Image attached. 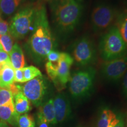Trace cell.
<instances>
[{"mask_svg": "<svg viewBox=\"0 0 127 127\" xmlns=\"http://www.w3.org/2000/svg\"><path fill=\"white\" fill-rule=\"evenodd\" d=\"M113 8L105 4H99L94 8L91 14V24L94 30L101 31L110 27L117 18Z\"/></svg>", "mask_w": 127, "mask_h": 127, "instance_id": "9", "label": "cell"}, {"mask_svg": "<svg viewBox=\"0 0 127 127\" xmlns=\"http://www.w3.org/2000/svg\"><path fill=\"white\" fill-rule=\"evenodd\" d=\"M114 127H125L124 121L123 118L121 116H119L118 121Z\"/></svg>", "mask_w": 127, "mask_h": 127, "instance_id": "29", "label": "cell"}, {"mask_svg": "<svg viewBox=\"0 0 127 127\" xmlns=\"http://www.w3.org/2000/svg\"><path fill=\"white\" fill-rule=\"evenodd\" d=\"M13 96L14 107L16 112L19 115L27 114L31 111V102L22 92L19 91L14 94Z\"/></svg>", "mask_w": 127, "mask_h": 127, "instance_id": "15", "label": "cell"}, {"mask_svg": "<svg viewBox=\"0 0 127 127\" xmlns=\"http://www.w3.org/2000/svg\"><path fill=\"white\" fill-rule=\"evenodd\" d=\"M53 101L56 124L63 123L70 115L71 109L69 99L64 94H58Z\"/></svg>", "mask_w": 127, "mask_h": 127, "instance_id": "11", "label": "cell"}, {"mask_svg": "<svg viewBox=\"0 0 127 127\" xmlns=\"http://www.w3.org/2000/svg\"><path fill=\"white\" fill-rule=\"evenodd\" d=\"M74 60L69 54L61 52L59 61L57 63L47 61L45 69L48 75L58 91L65 88L71 77V67Z\"/></svg>", "mask_w": 127, "mask_h": 127, "instance_id": "5", "label": "cell"}, {"mask_svg": "<svg viewBox=\"0 0 127 127\" xmlns=\"http://www.w3.org/2000/svg\"><path fill=\"white\" fill-rule=\"evenodd\" d=\"M0 50H3L2 47V45H1V43H0Z\"/></svg>", "mask_w": 127, "mask_h": 127, "instance_id": "32", "label": "cell"}, {"mask_svg": "<svg viewBox=\"0 0 127 127\" xmlns=\"http://www.w3.org/2000/svg\"><path fill=\"white\" fill-rule=\"evenodd\" d=\"M17 87L35 107L42 104L48 88L47 81L42 75L25 82L23 85H17Z\"/></svg>", "mask_w": 127, "mask_h": 127, "instance_id": "8", "label": "cell"}, {"mask_svg": "<svg viewBox=\"0 0 127 127\" xmlns=\"http://www.w3.org/2000/svg\"><path fill=\"white\" fill-rule=\"evenodd\" d=\"M98 50L104 61L116 59L127 54V46L115 25L111 27L101 38Z\"/></svg>", "mask_w": 127, "mask_h": 127, "instance_id": "3", "label": "cell"}, {"mask_svg": "<svg viewBox=\"0 0 127 127\" xmlns=\"http://www.w3.org/2000/svg\"><path fill=\"white\" fill-rule=\"evenodd\" d=\"M115 26L118 30L127 46V10L117 16Z\"/></svg>", "mask_w": 127, "mask_h": 127, "instance_id": "19", "label": "cell"}, {"mask_svg": "<svg viewBox=\"0 0 127 127\" xmlns=\"http://www.w3.org/2000/svg\"><path fill=\"white\" fill-rule=\"evenodd\" d=\"M101 74L109 81H118L127 71V54L116 59L104 61L101 65Z\"/></svg>", "mask_w": 127, "mask_h": 127, "instance_id": "10", "label": "cell"}, {"mask_svg": "<svg viewBox=\"0 0 127 127\" xmlns=\"http://www.w3.org/2000/svg\"><path fill=\"white\" fill-rule=\"evenodd\" d=\"M36 8L27 7L15 14L9 27V34L12 37L21 39L28 34L34 24Z\"/></svg>", "mask_w": 127, "mask_h": 127, "instance_id": "6", "label": "cell"}, {"mask_svg": "<svg viewBox=\"0 0 127 127\" xmlns=\"http://www.w3.org/2000/svg\"><path fill=\"white\" fill-rule=\"evenodd\" d=\"M14 102L13 94L9 89L0 88V106Z\"/></svg>", "mask_w": 127, "mask_h": 127, "instance_id": "23", "label": "cell"}, {"mask_svg": "<svg viewBox=\"0 0 127 127\" xmlns=\"http://www.w3.org/2000/svg\"><path fill=\"white\" fill-rule=\"evenodd\" d=\"M119 115L109 109H104L98 118L97 127H114L118 121Z\"/></svg>", "mask_w": 127, "mask_h": 127, "instance_id": "16", "label": "cell"}, {"mask_svg": "<svg viewBox=\"0 0 127 127\" xmlns=\"http://www.w3.org/2000/svg\"><path fill=\"white\" fill-rule=\"evenodd\" d=\"M11 64L14 69H22L25 66V59L21 48L18 44L13 46L11 52L9 54Z\"/></svg>", "mask_w": 127, "mask_h": 127, "instance_id": "14", "label": "cell"}, {"mask_svg": "<svg viewBox=\"0 0 127 127\" xmlns=\"http://www.w3.org/2000/svg\"><path fill=\"white\" fill-rule=\"evenodd\" d=\"M23 71L25 82L29 81L35 78L42 75V74L38 68L32 65L23 68Z\"/></svg>", "mask_w": 127, "mask_h": 127, "instance_id": "20", "label": "cell"}, {"mask_svg": "<svg viewBox=\"0 0 127 127\" xmlns=\"http://www.w3.org/2000/svg\"><path fill=\"white\" fill-rule=\"evenodd\" d=\"M78 66L87 67L96 61V50L93 41L88 36L76 40L72 46V55Z\"/></svg>", "mask_w": 127, "mask_h": 127, "instance_id": "7", "label": "cell"}, {"mask_svg": "<svg viewBox=\"0 0 127 127\" xmlns=\"http://www.w3.org/2000/svg\"><path fill=\"white\" fill-rule=\"evenodd\" d=\"M83 0H53L54 23L61 34H68L77 26L83 12Z\"/></svg>", "mask_w": 127, "mask_h": 127, "instance_id": "2", "label": "cell"}, {"mask_svg": "<svg viewBox=\"0 0 127 127\" xmlns=\"http://www.w3.org/2000/svg\"><path fill=\"white\" fill-rule=\"evenodd\" d=\"M36 122L38 127H50V125L56 124L52 99L48 100L39 106L36 115Z\"/></svg>", "mask_w": 127, "mask_h": 127, "instance_id": "12", "label": "cell"}, {"mask_svg": "<svg viewBox=\"0 0 127 127\" xmlns=\"http://www.w3.org/2000/svg\"><path fill=\"white\" fill-rule=\"evenodd\" d=\"M0 88H1V74H0Z\"/></svg>", "mask_w": 127, "mask_h": 127, "instance_id": "31", "label": "cell"}, {"mask_svg": "<svg viewBox=\"0 0 127 127\" xmlns=\"http://www.w3.org/2000/svg\"><path fill=\"white\" fill-rule=\"evenodd\" d=\"M8 64H11L9 54L4 50H0V70Z\"/></svg>", "mask_w": 127, "mask_h": 127, "instance_id": "25", "label": "cell"}, {"mask_svg": "<svg viewBox=\"0 0 127 127\" xmlns=\"http://www.w3.org/2000/svg\"><path fill=\"white\" fill-rule=\"evenodd\" d=\"M23 0H0V15L9 17L18 8Z\"/></svg>", "mask_w": 127, "mask_h": 127, "instance_id": "18", "label": "cell"}, {"mask_svg": "<svg viewBox=\"0 0 127 127\" xmlns=\"http://www.w3.org/2000/svg\"><path fill=\"white\" fill-rule=\"evenodd\" d=\"M14 82L17 83H25L24 78L23 68L22 69H15V79Z\"/></svg>", "mask_w": 127, "mask_h": 127, "instance_id": "27", "label": "cell"}, {"mask_svg": "<svg viewBox=\"0 0 127 127\" xmlns=\"http://www.w3.org/2000/svg\"><path fill=\"white\" fill-rule=\"evenodd\" d=\"M1 79V88L9 89L13 85L15 79V69L11 64L4 65L0 70Z\"/></svg>", "mask_w": 127, "mask_h": 127, "instance_id": "17", "label": "cell"}, {"mask_svg": "<svg viewBox=\"0 0 127 127\" xmlns=\"http://www.w3.org/2000/svg\"><path fill=\"white\" fill-rule=\"evenodd\" d=\"M60 56H61V52L52 50L47 55L45 60L51 63H57L59 61Z\"/></svg>", "mask_w": 127, "mask_h": 127, "instance_id": "24", "label": "cell"}, {"mask_svg": "<svg viewBox=\"0 0 127 127\" xmlns=\"http://www.w3.org/2000/svg\"><path fill=\"white\" fill-rule=\"evenodd\" d=\"M96 70L88 66L79 69L71 75L69 82V92L75 99H81L90 94L94 85Z\"/></svg>", "mask_w": 127, "mask_h": 127, "instance_id": "4", "label": "cell"}, {"mask_svg": "<svg viewBox=\"0 0 127 127\" xmlns=\"http://www.w3.org/2000/svg\"><path fill=\"white\" fill-rule=\"evenodd\" d=\"M0 127H9L7 123H4V122H0Z\"/></svg>", "mask_w": 127, "mask_h": 127, "instance_id": "30", "label": "cell"}, {"mask_svg": "<svg viewBox=\"0 0 127 127\" xmlns=\"http://www.w3.org/2000/svg\"><path fill=\"white\" fill-rule=\"evenodd\" d=\"M0 43L2 45L3 50L9 54L13 48V40L9 33L0 36Z\"/></svg>", "mask_w": 127, "mask_h": 127, "instance_id": "22", "label": "cell"}, {"mask_svg": "<svg viewBox=\"0 0 127 127\" xmlns=\"http://www.w3.org/2000/svg\"><path fill=\"white\" fill-rule=\"evenodd\" d=\"M8 33H9L8 24L3 20L0 15V36Z\"/></svg>", "mask_w": 127, "mask_h": 127, "instance_id": "26", "label": "cell"}, {"mask_svg": "<svg viewBox=\"0 0 127 127\" xmlns=\"http://www.w3.org/2000/svg\"><path fill=\"white\" fill-rule=\"evenodd\" d=\"M27 46L33 59L38 63L45 60L47 55L54 49L55 39L51 32L44 5L36 8L32 32Z\"/></svg>", "mask_w": 127, "mask_h": 127, "instance_id": "1", "label": "cell"}, {"mask_svg": "<svg viewBox=\"0 0 127 127\" xmlns=\"http://www.w3.org/2000/svg\"><path fill=\"white\" fill-rule=\"evenodd\" d=\"M122 87H123V93L125 97L127 98V71L125 75L123 77V82H122Z\"/></svg>", "mask_w": 127, "mask_h": 127, "instance_id": "28", "label": "cell"}, {"mask_svg": "<svg viewBox=\"0 0 127 127\" xmlns=\"http://www.w3.org/2000/svg\"><path fill=\"white\" fill-rule=\"evenodd\" d=\"M17 127H35V122L34 118L28 114H22L19 116Z\"/></svg>", "mask_w": 127, "mask_h": 127, "instance_id": "21", "label": "cell"}, {"mask_svg": "<svg viewBox=\"0 0 127 127\" xmlns=\"http://www.w3.org/2000/svg\"><path fill=\"white\" fill-rule=\"evenodd\" d=\"M20 115L16 112L14 102L0 106V120L2 122L17 127Z\"/></svg>", "mask_w": 127, "mask_h": 127, "instance_id": "13", "label": "cell"}]
</instances>
